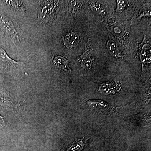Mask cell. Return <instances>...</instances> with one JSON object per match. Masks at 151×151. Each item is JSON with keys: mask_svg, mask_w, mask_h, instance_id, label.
<instances>
[{"mask_svg": "<svg viewBox=\"0 0 151 151\" xmlns=\"http://www.w3.org/2000/svg\"><path fill=\"white\" fill-rule=\"evenodd\" d=\"M17 30L12 19L0 8V37L9 39L14 43H19Z\"/></svg>", "mask_w": 151, "mask_h": 151, "instance_id": "6da1fadb", "label": "cell"}, {"mask_svg": "<svg viewBox=\"0 0 151 151\" xmlns=\"http://www.w3.org/2000/svg\"><path fill=\"white\" fill-rule=\"evenodd\" d=\"M87 104L94 111L106 115H113L120 113L124 108L122 106H112L101 100H89L87 102Z\"/></svg>", "mask_w": 151, "mask_h": 151, "instance_id": "7a4b0ae2", "label": "cell"}, {"mask_svg": "<svg viewBox=\"0 0 151 151\" xmlns=\"http://www.w3.org/2000/svg\"><path fill=\"white\" fill-rule=\"evenodd\" d=\"M58 3L59 1H42L39 11V18L41 21L47 23L54 18Z\"/></svg>", "mask_w": 151, "mask_h": 151, "instance_id": "3957f363", "label": "cell"}, {"mask_svg": "<svg viewBox=\"0 0 151 151\" xmlns=\"http://www.w3.org/2000/svg\"><path fill=\"white\" fill-rule=\"evenodd\" d=\"M18 65V63L11 58L5 50L0 47V72L11 73Z\"/></svg>", "mask_w": 151, "mask_h": 151, "instance_id": "277c9868", "label": "cell"}, {"mask_svg": "<svg viewBox=\"0 0 151 151\" xmlns=\"http://www.w3.org/2000/svg\"><path fill=\"white\" fill-rule=\"evenodd\" d=\"M122 87V84L120 81H108L103 83L99 86L100 92L105 95L116 94L120 91Z\"/></svg>", "mask_w": 151, "mask_h": 151, "instance_id": "5b68a950", "label": "cell"}, {"mask_svg": "<svg viewBox=\"0 0 151 151\" xmlns=\"http://www.w3.org/2000/svg\"><path fill=\"white\" fill-rule=\"evenodd\" d=\"M0 105L7 110L14 109V101L10 94L0 85Z\"/></svg>", "mask_w": 151, "mask_h": 151, "instance_id": "8992f818", "label": "cell"}, {"mask_svg": "<svg viewBox=\"0 0 151 151\" xmlns=\"http://www.w3.org/2000/svg\"><path fill=\"white\" fill-rule=\"evenodd\" d=\"M63 42L64 45L67 48H73L78 45L80 42V38L77 33L72 32L68 33L63 36Z\"/></svg>", "mask_w": 151, "mask_h": 151, "instance_id": "52a82bcc", "label": "cell"}, {"mask_svg": "<svg viewBox=\"0 0 151 151\" xmlns=\"http://www.w3.org/2000/svg\"><path fill=\"white\" fill-rule=\"evenodd\" d=\"M107 47L108 51L113 56L120 57L123 55V50L115 41L109 40L107 43Z\"/></svg>", "mask_w": 151, "mask_h": 151, "instance_id": "ba28073f", "label": "cell"}, {"mask_svg": "<svg viewBox=\"0 0 151 151\" xmlns=\"http://www.w3.org/2000/svg\"><path fill=\"white\" fill-rule=\"evenodd\" d=\"M2 3L8 6L12 9L20 11L22 12L25 13L27 11L25 6L22 1H1Z\"/></svg>", "mask_w": 151, "mask_h": 151, "instance_id": "9c48e42d", "label": "cell"}, {"mask_svg": "<svg viewBox=\"0 0 151 151\" xmlns=\"http://www.w3.org/2000/svg\"><path fill=\"white\" fill-rule=\"evenodd\" d=\"M82 67L85 69H89L91 68L93 62V58L90 50H87L81 55L79 59Z\"/></svg>", "mask_w": 151, "mask_h": 151, "instance_id": "30bf717a", "label": "cell"}, {"mask_svg": "<svg viewBox=\"0 0 151 151\" xmlns=\"http://www.w3.org/2000/svg\"><path fill=\"white\" fill-rule=\"evenodd\" d=\"M55 64L63 70H66L69 66V63L67 60L61 56H57L53 59Z\"/></svg>", "mask_w": 151, "mask_h": 151, "instance_id": "8fae6325", "label": "cell"}, {"mask_svg": "<svg viewBox=\"0 0 151 151\" xmlns=\"http://www.w3.org/2000/svg\"><path fill=\"white\" fill-rule=\"evenodd\" d=\"M68 9L71 14H76L78 13L82 4L83 1H68Z\"/></svg>", "mask_w": 151, "mask_h": 151, "instance_id": "7c38bea8", "label": "cell"}, {"mask_svg": "<svg viewBox=\"0 0 151 151\" xmlns=\"http://www.w3.org/2000/svg\"><path fill=\"white\" fill-rule=\"evenodd\" d=\"M91 6L92 10L99 15H104L105 14V9L103 3L100 1H92Z\"/></svg>", "mask_w": 151, "mask_h": 151, "instance_id": "4fadbf2b", "label": "cell"}, {"mask_svg": "<svg viewBox=\"0 0 151 151\" xmlns=\"http://www.w3.org/2000/svg\"><path fill=\"white\" fill-rule=\"evenodd\" d=\"M84 141L81 140L76 141L68 147L64 151H81L84 148Z\"/></svg>", "mask_w": 151, "mask_h": 151, "instance_id": "5bb4252c", "label": "cell"}, {"mask_svg": "<svg viewBox=\"0 0 151 151\" xmlns=\"http://www.w3.org/2000/svg\"><path fill=\"white\" fill-rule=\"evenodd\" d=\"M145 48L143 49L141 54V59L143 63H149L151 61L150 47L148 49L147 48V45H145Z\"/></svg>", "mask_w": 151, "mask_h": 151, "instance_id": "9a60e30c", "label": "cell"}, {"mask_svg": "<svg viewBox=\"0 0 151 151\" xmlns=\"http://www.w3.org/2000/svg\"><path fill=\"white\" fill-rule=\"evenodd\" d=\"M6 123L4 118L1 115L0 113V126L2 127H5Z\"/></svg>", "mask_w": 151, "mask_h": 151, "instance_id": "2e32d148", "label": "cell"}]
</instances>
